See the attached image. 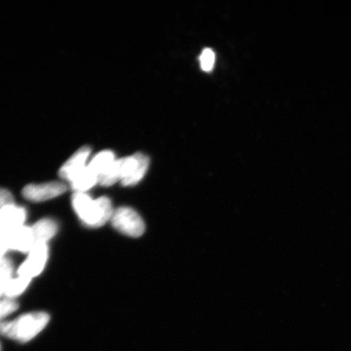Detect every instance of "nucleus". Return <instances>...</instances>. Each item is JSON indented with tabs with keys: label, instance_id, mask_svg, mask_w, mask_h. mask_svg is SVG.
Wrapping results in <instances>:
<instances>
[{
	"label": "nucleus",
	"instance_id": "6ab92c4d",
	"mask_svg": "<svg viewBox=\"0 0 351 351\" xmlns=\"http://www.w3.org/2000/svg\"><path fill=\"white\" fill-rule=\"evenodd\" d=\"M0 351H1V345H0Z\"/></svg>",
	"mask_w": 351,
	"mask_h": 351
},
{
	"label": "nucleus",
	"instance_id": "6e6552de",
	"mask_svg": "<svg viewBox=\"0 0 351 351\" xmlns=\"http://www.w3.org/2000/svg\"><path fill=\"white\" fill-rule=\"evenodd\" d=\"M90 153L91 149L89 147L84 146L78 149L61 167L59 172L60 178L71 183L86 168Z\"/></svg>",
	"mask_w": 351,
	"mask_h": 351
},
{
	"label": "nucleus",
	"instance_id": "ddd939ff",
	"mask_svg": "<svg viewBox=\"0 0 351 351\" xmlns=\"http://www.w3.org/2000/svg\"><path fill=\"white\" fill-rule=\"evenodd\" d=\"M30 282H32V279L22 278V276H19V278L14 279L12 278L7 285L4 295L8 298L13 300V298L19 296L25 291Z\"/></svg>",
	"mask_w": 351,
	"mask_h": 351
},
{
	"label": "nucleus",
	"instance_id": "a211bd4d",
	"mask_svg": "<svg viewBox=\"0 0 351 351\" xmlns=\"http://www.w3.org/2000/svg\"><path fill=\"white\" fill-rule=\"evenodd\" d=\"M8 251L5 245H4L3 241L1 238H0V261L2 260L4 256V254Z\"/></svg>",
	"mask_w": 351,
	"mask_h": 351
},
{
	"label": "nucleus",
	"instance_id": "423d86ee",
	"mask_svg": "<svg viewBox=\"0 0 351 351\" xmlns=\"http://www.w3.org/2000/svg\"><path fill=\"white\" fill-rule=\"evenodd\" d=\"M67 186L63 182H51L43 184H32L26 186L22 195L25 199L32 202H43L58 197L67 191Z\"/></svg>",
	"mask_w": 351,
	"mask_h": 351
},
{
	"label": "nucleus",
	"instance_id": "9b49d317",
	"mask_svg": "<svg viewBox=\"0 0 351 351\" xmlns=\"http://www.w3.org/2000/svg\"><path fill=\"white\" fill-rule=\"evenodd\" d=\"M35 241H43L47 243L56 234L57 227L56 223L51 219H43L38 221L32 227Z\"/></svg>",
	"mask_w": 351,
	"mask_h": 351
},
{
	"label": "nucleus",
	"instance_id": "dca6fc26",
	"mask_svg": "<svg viewBox=\"0 0 351 351\" xmlns=\"http://www.w3.org/2000/svg\"><path fill=\"white\" fill-rule=\"evenodd\" d=\"M17 309H19V304L11 298L0 301V319L5 318Z\"/></svg>",
	"mask_w": 351,
	"mask_h": 351
},
{
	"label": "nucleus",
	"instance_id": "f8f14e48",
	"mask_svg": "<svg viewBox=\"0 0 351 351\" xmlns=\"http://www.w3.org/2000/svg\"><path fill=\"white\" fill-rule=\"evenodd\" d=\"M97 183H99L98 176H96L86 166V168L70 184H71V187L75 192L85 193Z\"/></svg>",
	"mask_w": 351,
	"mask_h": 351
},
{
	"label": "nucleus",
	"instance_id": "f3484780",
	"mask_svg": "<svg viewBox=\"0 0 351 351\" xmlns=\"http://www.w3.org/2000/svg\"><path fill=\"white\" fill-rule=\"evenodd\" d=\"M14 199L11 193L5 189L0 188V209L6 207V206L13 204Z\"/></svg>",
	"mask_w": 351,
	"mask_h": 351
},
{
	"label": "nucleus",
	"instance_id": "f257e3e1",
	"mask_svg": "<svg viewBox=\"0 0 351 351\" xmlns=\"http://www.w3.org/2000/svg\"><path fill=\"white\" fill-rule=\"evenodd\" d=\"M72 201L77 216L88 227H102L111 221L115 212L111 200L107 197H100L94 200L86 193L75 192Z\"/></svg>",
	"mask_w": 351,
	"mask_h": 351
},
{
	"label": "nucleus",
	"instance_id": "f03ea898",
	"mask_svg": "<svg viewBox=\"0 0 351 351\" xmlns=\"http://www.w3.org/2000/svg\"><path fill=\"white\" fill-rule=\"evenodd\" d=\"M45 313H33L21 315L10 322L0 323V335L21 343L32 341L49 322Z\"/></svg>",
	"mask_w": 351,
	"mask_h": 351
},
{
	"label": "nucleus",
	"instance_id": "2eb2a0df",
	"mask_svg": "<svg viewBox=\"0 0 351 351\" xmlns=\"http://www.w3.org/2000/svg\"><path fill=\"white\" fill-rule=\"evenodd\" d=\"M215 60H216V56L214 51L210 48H206L202 52L199 57L200 65L202 69L205 72H210L213 69Z\"/></svg>",
	"mask_w": 351,
	"mask_h": 351
},
{
	"label": "nucleus",
	"instance_id": "4468645a",
	"mask_svg": "<svg viewBox=\"0 0 351 351\" xmlns=\"http://www.w3.org/2000/svg\"><path fill=\"white\" fill-rule=\"evenodd\" d=\"M13 271L12 263L8 258L0 261V297L4 295L8 282L12 279Z\"/></svg>",
	"mask_w": 351,
	"mask_h": 351
},
{
	"label": "nucleus",
	"instance_id": "0eeeda50",
	"mask_svg": "<svg viewBox=\"0 0 351 351\" xmlns=\"http://www.w3.org/2000/svg\"><path fill=\"white\" fill-rule=\"evenodd\" d=\"M7 250H13L21 252H29L35 241L32 227L21 226L10 234L0 237Z\"/></svg>",
	"mask_w": 351,
	"mask_h": 351
},
{
	"label": "nucleus",
	"instance_id": "9d476101",
	"mask_svg": "<svg viewBox=\"0 0 351 351\" xmlns=\"http://www.w3.org/2000/svg\"><path fill=\"white\" fill-rule=\"evenodd\" d=\"M115 160V155L112 151H103L92 158L87 166L99 179Z\"/></svg>",
	"mask_w": 351,
	"mask_h": 351
},
{
	"label": "nucleus",
	"instance_id": "20e7f679",
	"mask_svg": "<svg viewBox=\"0 0 351 351\" xmlns=\"http://www.w3.org/2000/svg\"><path fill=\"white\" fill-rule=\"evenodd\" d=\"M111 221L117 230L132 238L142 236L146 229L142 217L130 208L121 207L115 210Z\"/></svg>",
	"mask_w": 351,
	"mask_h": 351
},
{
	"label": "nucleus",
	"instance_id": "39448f33",
	"mask_svg": "<svg viewBox=\"0 0 351 351\" xmlns=\"http://www.w3.org/2000/svg\"><path fill=\"white\" fill-rule=\"evenodd\" d=\"M48 257L47 243L36 241L30 250L28 257L19 269V276L32 279L40 274L46 265Z\"/></svg>",
	"mask_w": 351,
	"mask_h": 351
},
{
	"label": "nucleus",
	"instance_id": "1a4fd4ad",
	"mask_svg": "<svg viewBox=\"0 0 351 351\" xmlns=\"http://www.w3.org/2000/svg\"><path fill=\"white\" fill-rule=\"evenodd\" d=\"M25 218V210L14 204L0 209V237L23 226Z\"/></svg>",
	"mask_w": 351,
	"mask_h": 351
},
{
	"label": "nucleus",
	"instance_id": "7ed1b4c3",
	"mask_svg": "<svg viewBox=\"0 0 351 351\" xmlns=\"http://www.w3.org/2000/svg\"><path fill=\"white\" fill-rule=\"evenodd\" d=\"M121 182L124 186L136 185L144 178L149 167V158L143 153L119 159Z\"/></svg>",
	"mask_w": 351,
	"mask_h": 351
}]
</instances>
